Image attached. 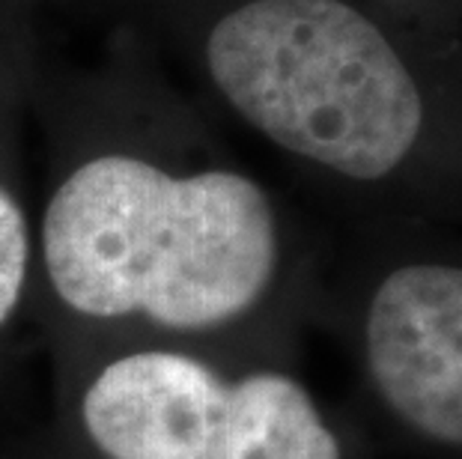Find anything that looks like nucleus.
I'll return each mask as SVG.
<instances>
[{
  "label": "nucleus",
  "mask_w": 462,
  "mask_h": 459,
  "mask_svg": "<svg viewBox=\"0 0 462 459\" xmlns=\"http://www.w3.org/2000/svg\"><path fill=\"white\" fill-rule=\"evenodd\" d=\"M283 292L269 194L218 164L99 146L66 164L36 227L31 317L51 361L129 344L274 358Z\"/></svg>",
  "instance_id": "nucleus-1"
},
{
  "label": "nucleus",
  "mask_w": 462,
  "mask_h": 459,
  "mask_svg": "<svg viewBox=\"0 0 462 459\" xmlns=\"http://www.w3.org/2000/svg\"><path fill=\"white\" fill-rule=\"evenodd\" d=\"M39 459H352L274 358L129 344L54 358Z\"/></svg>",
  "instance_id": "nucleus-2"
},
{
  "label": "nucleus",
  "mask_w": 462,
  "mask_h": 459,
  "mask_svg": "<svg viewBox=\"0 0 462 459\" xmlns=\"http://www.w3.org/2000/svg\"><path fill=\"white\" fill-rule=\"evenodd\" d=\"M206 69L254 132L352 182H382L424 132L409 66L343 0H251L206 39Z\"/></svg>",
  "instance_id": "nucleus-3"
},
{
  "label": "nucleus",
  "mask_w": 462,
  "mask_h": 459,
  "mask_svg": "<svg viewBox=\"0 0 462 459\" xmlns=\"http://www.w3.org/2000/svg\"><path fill=\"white\" fill-rule=\"evenodd\" d=\"M361 376L391 421L462 456V266L409 260L349 310Z\"/></svg>",
  "instance_id": "nucleus-4"
},
{
  "label": "nucleus",
  "mask_w": 462,
  "mask_h": 459,
  "mask_svg": "<svg viewBox=\"0 0 462 459\" xmlns=\"http://www.w3.org/2000/svg\"><path fill=\"white\" fill-rule=\"evenodd\" d=\"M36 233L15 188L0 177V346L31 317Z\"/></svg>",
  "instance_id": "nucleus-5"
}]
</instances>
